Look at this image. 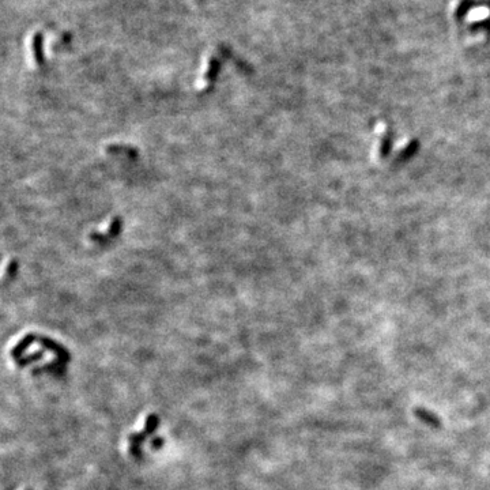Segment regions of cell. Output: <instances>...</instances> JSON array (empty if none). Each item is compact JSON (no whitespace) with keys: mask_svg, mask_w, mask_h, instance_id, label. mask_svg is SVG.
Returning a JSON list of instances; mask_svg holds the SVG:
<instances>
[{"mask_svg":"<svg viewBox=\"0 0 490 490\" xmlns=\"http://www.w3.org/2000/svg\"><path fill=\"white\" fill-rule=\"evenodd\" d=\"M414 416H416L421 422H424V424H426V425H429L430 428H437V429L438 428H441V420H440L434 412L429 411V410H426V408H422V407L414 408Z\"/></svg>","mask_w":490,"mask_h":490,"instance_id":"6da1fadb","label":"cell"},{"mask_svg":"<svg viewBox=\"0 0 490 490\" xmlns=\"http://www.w3.org/2000/svg\"><path fill=\"white\" fill-rule=\"evenodd\" d=\"M418 148H420V142H418L417 139H414V140H411V142H410V143H408L403 150H400V153L398 154V161L410 160V158H411L417 152H418Z\"/></svg>","mask_w":490,"mask_h":490,"instance_id":"7a4b0ae2","label":"cell"},{"mask_svg":"<svg viewBox=\"0 0 490 490\" xmlns=\"http://www.w3.org/2000/svg\"><path fill=\"white\" fill-rule=\"evenodd\" d=\"M391 148H392V135H391V132H387V134L382 138V140H380V148H379V153H380V156H382L383 158H386V157L390 156Z\"/></svg>","mask_w":490,"mask_h":490,"instance_id":"3957f363","label":"cell"},{"mask_svg":"<svg viewBox=\"0 0 490 490\" xmlns=\"http://www.w3.org/2000/svg\"><path fill=\"white\" fill-rule=\"evenodd\" d=\"M158 424H160V418L156 416V414H150L146 420V428H144V433L146 434H153L158 428Z\"/></svg>","mask_w":490,"mask_h":490,"instance_id":"277c9868","label":"cell"}]
</instances>
